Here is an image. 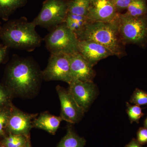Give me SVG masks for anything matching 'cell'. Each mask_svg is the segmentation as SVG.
<instances>
[{
    "instance_id": "obj_17",
    "label": "cell",
    "mask_w": 147,
    "mask_h": 147,
    "mask_svg": "<svg viewBox=\"0 0 147 147\" xmlns=\"http://www.w3.org/2000/svg\"><path fill=\"white\" fill-rule=\"evenodd\" d=\"M125 13L133 17H139L147 14V0H132Z\"/></svg>"
},
{
    "instance_id": "obj_19",
    "label": "cell",
    "mask_w": 147,
    "mask_h": 147,
    "mask_svg": "<svg viewBox=\"0 0 147 147\" xmlns=\"http://www.w3.org/2000/svg\"><path fill=\"white\" fill-rule=\"evenodd\" d=\"M26 0H0V16L6 17L18 7L23 6Z\"/></svg>"
},
{
    "instance_id": "obj_8",
    "label": "cell",
    "mask_w": 147,
    "mask_h": 147,
    "mask_svg": "<svg viewBox=\"0 0 147 147\" xmlns=\"http://www.w3.org/2000/svg\"><path fill=\"white\" fill-rule=\"evenodd\" d=\"M56 90L60 101L61 118L69 123H77L85 111L78 105L68 90L59 86L56 87Z\"/></svg>"
},
{
    "instance_id": "obj_29",
    "label": "cell",
    "mask_w": 147,
    "mask_h": 147,
    "mask_svg": "<svg viewBox=\"0 0 147 147\" xmlns=\"http://www.w3.org/2000/svg\"><path fill=\"white\" fill-rule=\"evenodd\" d=\"M144 126L146 128H147V117L146 118L144 123Z\"/></svg>"
},
{
    "instance_id": "obj_4",
    "label": "cell",
    "mask_w": 147,
    "mask_h": 147,
    "mask_svg": "<svg viewBox=\"0 0 147 147\" xmlns=\"http://www.w3.org/2000/svg\"><path fill=\"white\" fill-rule=\"evenodd\" d=\"M115 22L123 43L137 44L144 47L147 42V14L133 17L119 13Z\"/></svg>"
},
{
    "instance_id": "obj_10",
    "label": "cell",
    "mask_w": 147,
    "mask_h": 147,
    "mask_svg": "<svg viewBox=\"0 0 147 147\" xmlns=\"http://www.w3.org/2000/svg\"><path fill=\"white\" fill-rule=\"evenodd\" d=\"M119 13L112 0H90L87 17L90 22L112 23Z\"/></svg>"
},
{
    "instance_id": "obj_23",
    "label": "cell",
    "mask_w": 147,
    "mask_h": 147,
    "mask_svg": "<svg viewBox=\"0 0 147 147\" xmlns=\"http://www.w3.org/2000/svg\"><path fill=\"white\" fill-rule=\"evenodd\" d=\"M119 13L127 9L132 0H112Z\"/></svg>"
},
{
    "instance_id": "obj_9",
    "label": "cell",
    "mask_w": 147,
    "mask_h": 147,
    "mask_svg": "<svg viewBox=\"0 0 147 147\" xmlns=\"http://www.w3.org/2000/svg\"><path fill=\"white\" fill-rule=\"evenodd\" d=\"M68 91L78 105L85 112L95 99L98 90L93 82L73 80L69 84Z\"/></svg>"
},
{
    "instance_id": "obj_24",
    "label": "cell",
    "mask_w": 147,
    "mask_h": 147,
    "mask_svg": "<svg viewBox=\"0 0 147 147\" xmlns=\"http://www.w3.org/2000/svg\"><path fill=\"white\" fill-rule=\"evenodd\" d=\"M137 141L142 145L147 143V128L141 127L137 132Z\"/></svg>"
},
{
    "instance_id": "obj_30",
    "label": "cell",
    "mask_w": 147,
    "mask_h": 147,
    "mask_svg": "<svg viewBox=\"0 0 147 147\" xmlns=\"http://www.w3.org/2000/svg\"><path fill=\"white\" fill-rule=\"evenodd\" d=\"M24 147H31L30 146V144L28 142V143H27L26 144V146H25Z\"/></svg>"
},
{
    "instance_id": "obj_11",
    "label": "cell",
    "mask_w": 147,
    "mask_h": 147,
    "mask_svg": "<svg viewBox=\"0 0 147 147\" xmlns=\"http://www.w3.org/2000/svg\"><path fill=\"white\" fill-rule=\"evenodd\" d=\"M78 52L93 67L101 60L113 56L106 47L90 40H79Z\"/></svg>"
},
{
    "instance_id": "obj_21",
    "label": "cell",
    "mask_w": 147,
    "mask_h": 147,
    "mask_svg": "<svg viewBox=\"0 0 147 147\" xmlns=\"http://www.w3.org/2000/svg\"><path fill=\"white\" fill-rule=\"evenodd\" d=\"M129 101L134 105H147V92L136 88L131 95Z\"/></svg>"
},
{
    "instance_id": "obj_28",
    "label": "cell",
    "mask_w": 147,
    "mask_h": 147,
    "mask_svg": "<svg viewBox=\"0 0 147 147\" xmlns=\"http://www.w3.org/2000/svg\"><path fill=\"white\" fill-rule=\"evenodd\" d=\"M125 147H142L137 139H132L129 144L125 146Z\"/></svg>"
},
{
    "instance_id": "obj_12",
    "label": "cell",
    "mask_w": 147,
    "mask_h": 147,
    "mask_svg": "<svg viewBox=\"0 0 147 147\" xmlns=\"http://www.w3.org/2000/svg\"><path fill=\"white\" fill-rule=\"evenodd\" d=\"M70 64L72 80L93 82L96 76L93 67L79 52L70 55Z\"/></svg>"
},
{
    "instance_id": "obj_20",
    "label": "cell",
    "mask_w": 147,
    "mask_h": 147,
    "mask_svg": "<svg viewBox=\"0 0 147 147\" xmlns=\"http://www.w3.org/2000/svg\"><path fill=\"white\" fill-rule=\"evenodd\" d=\"M126 112L130 123H139L140 119L144 115L142 108L139 105H130L128 102H126Z\"/></svg>"
},
{
    "instance_id": "obj_31",
    "label": "cell",
    "mask_w": 147,
    "mask_h": 147,
    "mask_svg": "<svg viewBox=\"0 0 147 147\" xmlns=\"http://www.w3.org/2000/svg\"><path fill=\"white\" fill-rule=\"evenodd\" d=\"M1 147H5V146H1Z\"/></svg>"
},
{
    "instance_id": "obj_1",
    "label": "cell",
    "mask_w": 147,
    "mask_h": 147,
    "mask_svg": "<svg viewBox=\"0 0 147 147\" xmlns=\"http://www.w3.org/2000/svg\"><path fill=\"white\" fill-rule=\"evenodd\" d=\"M41 77L42 71L32 60L22 58L13 62L9 67L7 81L15 92L26 96L36 90Z\"/></svg>"
},
{
    "instance_id": "obj_32",
    "label": "cell",
    "mask_w": 147,
    "mask_h": 147,
    "mask_svg": "<svg viewBox=\"0 0 147 147\" xmlns=\"http://www.w3.org/2000/svg\"><path fill=\"white\" fill-rule=\"evenodd\" d=\"M1 28H0V33H1Z\"/></svg>"
},
{
    "instance_id": "obj_3",
    "label": "cell",
    "mask_w": 147,
    "mask_h": 147,
    "mask_svg": "<svg viewBox=\"0 0 147 147\" xmlns=\"http://www.w3.org/2000/svg\"><path fill=\"white\" fill-rule=\"evenodd\" d=\"M36 27L33 22L22 18L7 24L1 30L0 36L7 47L32 51L39 47L42 40Z\"/></svg>"
},
{
    "instance_id": "obj_2",
    "label": "cell",
    "mask_w": 147,
    "mask_h": 147,
    "mask_svg": "<svg viewBox=\"0 0 147 147\" xmlns=\"http://www.w3.org/2000/svg\"><path fill=\"white\" fill-rule=\"evenodd\" d=\"M115 21L112 23L90 22L77 38L79 40L94 41L106 47L113 56L121 57L126 55L125 45L121 39Z\"/></svg>"
},
{
    "instance_id": "obj_15",
    "label": "cell",
    "mask_w": 147,
    "mask_h": 147,
    "mask_svg": "<svg viewBox=\"0 0 147 147\" xmlns=\"http://www.w3.org/2000/svg\"><path fill=\"white\" fill-rule=\"evenodd\" d=\"M90 22L86 16H79L67 12L64 23L77 36Z\"/></svg>"
},
{
    "instance_id": "obj_14",
    "label": "cell",
    "mask_w": 147,
    "mask_h": 147,
    "mask_svg": "<svg viewBox=\"0 0 147 147\" xmlns=\"http://www.w3.org/2000/svg\"><path fill=\"white\" fill-rule=\"evenodd\" d=\"M62 120L61 117H56L48 113H44L41 114L34 121L33 125L36 128L55 134Z\"/></svg>"
},
{
    "instance_id": "obj_16",
    "label": "cell",
    "mask_w": 147,
    "mask_h": 147,
    "mask_svg": "<svg viewBox=\"0 0 147 147\" xmlns=\"http://www.w3.org/2000/svg\"><path fill=\"white\" fill-rule=\"evenodd\" d=\"M86 141L79 137L70 127L67 128V132L58 144L57 147H84Z\"/></svg>"
},
{
    "instance_id": "obj_26",
    "label": "cell",
    "mask_w": 147,
    "mask_h": 147,
    "mask_svg": "<svg viewBox=\"0 0 147 147\" xmlns=\"http://www.w3.org/2000/svg\"><path fill=\"white\" fill-rule=\"evenodd\" d=\"M26 144V139L23 135L20 139L13 143H4L6 147H24Z\"/></svg>"
},
{
    "instance_id": "obj_13",
    "label": "cell",
    "mask_w": 147,
    "mask_h": 147,
    "mask_svg": "<svg viewBox=\"0 0 147 147\" xmlns=\"http://www.w3.org/2000/svg\"><path fill=\"white\" fill-rule=\"evenodd\" d=\"M33 115L23 113L15 108L11 109L7 127L12 134L24 135L30 130Z\"/></svg>"
},
{
    "instance_id": "obj_22",
    "label": "cell",
    "mask_w": 147,
    "mask_h": 147,
    "mask_svg": "<svg viewBox=\"0 0 147 147\" xmlns=\"http://www.w3.org/2000/svg\"><path fill=\"white\" fill-rule=\"evenodd\" d=\"M11 111V109H0V135L3 134L4 129L7 127Z\"/></svg>"
},
{
    "instance_id": "obj_6",
    "label": "cell",
    "mask_w": 147,
    "mask_h": 147,
    "mask_svg": "<svg viewBox=\"0 0 147 147\" xmlns=\"http://www.w3.org/2000/svg\"><path fill=\"white\" fill-rule=\"evenodd\" d=\"M69 1L46 0L38 15L32 21L36 26L51 30L64 23L68 12Z\"/></svg>"
},
{
    "instance_id": "obj_7",
    "label": "cell",
    "mask_w": 147,
    "mask_h": 147,
    "mask_svg": "<svg viewBox=\"0 0 147 147\" xmlns=\"http://www.w3.org/2000/svg\"><path fill=\"white\" fill-rule=\"evenodd\" d=\"M42 76L48 81H61L69 84L72 81L70 55L51 54L47 66L42 71Z\"/></svg>"
},
{
    "instance_id": "obj_18",
    "label": "cell",
    "mask_w": 147,
    "mask_h": 147,
    "mask_svg": "<svg viewBox=\"0 0 147 147\" xmlns=\"http://www.w3.org/2000/svg\"><path fill=\"white\" fill-rule=\"evenodd\" d=\"M90 0L69 1L68 12L79 16H86Z\"/></svg>"
},
{
    "instance_id": "obj_27",
    "label": "cell",
    "mask_w": 147,
    "mask_h": 147,
    "mask_svg": "<svg viewBox=\"0 0 147 147\" xmlns=\"http://www.w3.org/2000/svg\"><path fill=\"white\" fill-rule=\"evenodd\" d=\"M7 48V47L5 45L2 46L0 45V63L2 62L3 60L4 59L6 54Z\"/></svg>"
},
{
    "instance_id": "obj_5",
    "label": "cell",
    "mask_w": 147,
    "mask_h": 147,
    "mask_svg": "<svg viewBox=\"0 0 147 147\" xmlns=\"http://www.w3.org/2000/svg\"><path fill=\"white\" fill-rule=\"evenodd\" d=\"M44 40L46 47L51 54L71 55L78 52L79 40L65 23L51 30Z\"/></svg>"
},
{
    "instance_id": "obj_25",
    "label": "cell",
    "mask_w": 147,
    "mask_h": 147,
    "mask_svg": "<svg viewBox=\"0 0 147 147\" xmlns=\"http://www.w3.org/2000/svg\"><path fill=\"white\" fill-rule=\"evenodd\" d=\"M9 98V95L6 90L0 85V108L8 102Z\"/></svg>"
}]
</instances>
